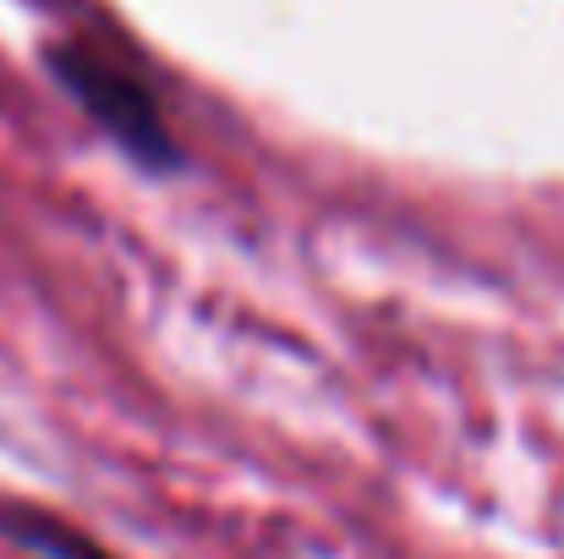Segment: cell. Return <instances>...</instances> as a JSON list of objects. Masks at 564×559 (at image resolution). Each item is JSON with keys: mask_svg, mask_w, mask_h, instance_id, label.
Returning <instances> with one entry per match:
<instances>
[{"mask_svg": "<svg viewBox=\"0 0 564 559\" xmlns=\"http://www.w3.org/2000/svg\"><path fill=\"white\" fill-rule=\"evenodd\" d=\"M44 66L55 77V88L149 176H176L187 171V154L182 143L171 138V121L160 110V99L143 88V77H132L127 66H116L110 55L77 44V39H61L44 50Z\"/></svg>", "mask_w": 564, "mask_h": 559, "instance_id": "cell-1", "label": "cell"}, {"mask_svg": "<svg viewBox=\"0 0 564 559\" xmlns=\"http://www.w3.org/2000/svg\"><path fill=\"white\" fill-rule=\"evenodd\" d=\"M0 538H11L17 549H33L39 559H116L66 516H50L33 505H0Z\"/></svg>", "mask_w": 564, "mask_h": 559, "instance_id": "cell-2", "label": "cell"}]
</instances>
